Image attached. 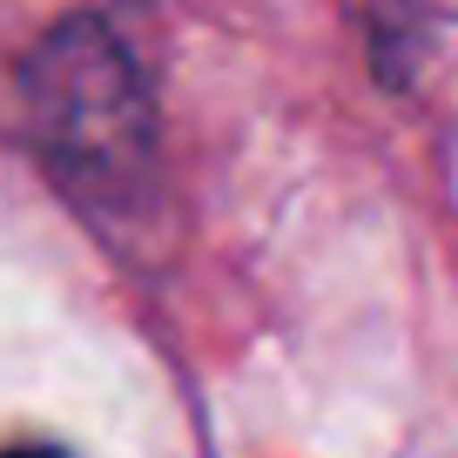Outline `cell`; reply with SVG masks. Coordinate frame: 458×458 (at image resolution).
Wrapping results in <instances>:
<instances>
[{"mask_svg":"<svg viewBox=\"0 0 458 458\" xmlns=\"http://www.w3.org/2000/svg\"><path fill=\"white\" fill-rule=\"evenodd\" d=\"M0 458H61V452H41V445H28V452H0Z\"/></svg>","mask_w":458,"mask_h":458,"instance_id":"7a4b0ae2","label":"cell"},{"mask_svg":"<svg viewBox=\"0 0 458 458\" xmlns=\"http://www.w3.org/2000/svg\"><path fill=\"white\" fill-rule=\"evenodd\" d=\"M28 95L41 129L61 142V162H74V169H114L129 156V142L148 135L142 74H135L129 47L95 21L61 28L47 55H34Z\"/></svg>","mask_w":458,"mask_h":458,"instance_id":"6da1fadb","label":"cell"}]
</instances>
